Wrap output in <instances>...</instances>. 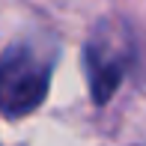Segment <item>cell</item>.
Returning a JSON list of instances; mask_svg holds the SVG:
<instances>
[{"instance_id":"1","label":"cell","mask_w":146,"mask_h":146,"mask_svg":"<svg viewBox=\"0 0 146 146\" xmlns=\"http://www.w3.org/2000/svg\"><path fill=\"white\" fill-rule=\"evenodd\" d=\"M48 63L27 45H12L0 57V110L6 116H27L48 96Z\"/></svg>"},{"instance_id":"2","label":"cell","mask_w":146,"mask_h":146,"mask_svg":"<svg viewBox=\"0 0 146 146\" xmlns=\"http://www.w3.org/2000/svg\"><path fill=\"white\" fill-rule=\"evenodd\" d=\"M128 60H131V42L122 27L104 24L87 42L84 66H87V81H90V92L96 104H104L116 92V87L122 84Z\"/></svg>"}]
</instances>
